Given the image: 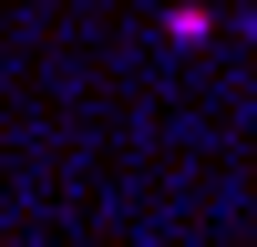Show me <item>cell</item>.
Returning a JSON list of instances; mask_svg holds the SVG:
<instances>
[{
    "instance_id": "obj_1",
    "label": "cell",
    "mask_w": 257,
    "mask_h": 247,
    "mask_svg": "<svg viewBox=\"0 0 257 247\" xmlns=\"http://www.w3.org/2000/svg\"><path fill=\"white\" fill-rule=\"evenodd\" d=\"M165 41H216V11H196V0H185V11H165Z\"/></svg>"
}]
</instances>
